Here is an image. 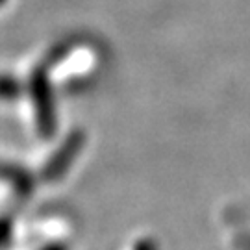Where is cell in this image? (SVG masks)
<instances>
[{"label": "cell", "mask_w": 250, "mask_h": 250, "mask_svg": "<svg viewBox=\"0 0 250 250\" xmlns=\"http://www.w3.org/2000/svg\"><path fill=\"white\" fill-rule=\"evenodd\" d=\"M134 250H158V247L152 239H141L139 243H135Z\"/></svg>", "instance_id": "cell-5"}, {"label": "cell", "mask_w": 250, "mask_h": 250, "mask_svg": "<svg viewBox=\"0 0 250 250\" xmlns=\"http://www.w3.org/2000/svg\"><path fill=\"white\" fill-rule=\"evenodd\" d=\"M41 250H67V247H65L63 243H50V245L43 247Z\"/></svg>", "instance_id": "cell-6"}, {"label": "cell", "mask_w": 250, "mask_h": 250, "mask_svg": "<svg viewBox=\"0 0 250 250\" xmlns=\"http://www.w3.org/2000/svg\"><path fill=\"white\" fill-rule=\"evenodd\" d=\"M82 145H83V134L82 132H72V134H69V137L65 139L62 148L48 160L41 176L46 182H54V180L62 178L63 174L67 172V169L71 167V161L78 156Z\"/></svg>", "instance_id": "cell-2"}, {"label": "cell", "mask_w": 250, "mask_h": 250, "mask_svg": "<svg viewBox=\"0 0 250 250\" xmlns=\"http://www.w3.org/2000/svg\"><path fill=\"white\" fill-rule=\"evenodd\" d=\"M69 50V46H58L54 52H50L41 67H37L32 74V99L36 104V117H37V130L41 137H52L56 130L54 123V107H52V95H50V83H48V69L60 58H63Z\"/></svg>", "instance_id": "cell-1"}, {"label": "cell", "mask_w": 250, "mask_h": 250, "mask_svg": "<svg viewBox=\"0 0 250 250\" xmlns=\"http://www.w3.org/2000/svg\"><path fill=\"white\" fill-rule=\"evenodd\" d=\"M8 167V165H6ZM11 172H13V186H15V189H17V193H21V195H28V193H32V178L28 176L24 170L21 169H11V167H8Z\"/></svg>", "instance_id": "cell-3"}, {"label": "cell", "mask_w": 250, "mask_h": 250, "mask_svg": "<svg viewBox=\"0 0 250 250\" xmlns=\"http://www.w3.org/2000/svg\"><path fill=\"white\" fill-rule=\"evenodd\" d=\"M2 85H4V95H6V99H13V97H17L19 95V91H17L19 83L11 80L9 76L4 78V83H2Z\"/></svg>", "instance_id": "cell-4"}]
</instances>
